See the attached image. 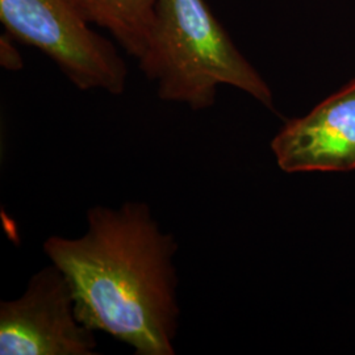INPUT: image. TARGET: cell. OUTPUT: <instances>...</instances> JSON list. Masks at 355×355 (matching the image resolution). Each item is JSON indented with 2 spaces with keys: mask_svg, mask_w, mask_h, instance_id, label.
<instances>
[{
  "mask_svg": "<svg viewBox=\"0 0 355 355\" xmlns=\"http://www.w3.org/2000/svg\"><path fill=\"white\" fill-rule=\"evenodd\" d=\"M271 150L288 174L355 170V79L309 114L287 121Z\"/></svg>",
  "mask_w": 355,
  "mask_h": 355,
  "instance_id": "obj_5",
  "label": "cell"
},
{
  "mask_svg": "<svg viewBox=\"0 0 355 355\" xmlns=\"http://www.w3.org/2000/svg\"><path fill=\"white\" fill-rule=\"evenodd\" d=\"M0 354H99L96 331L78 318L71 287L51 262L19 297L0 303Z\"/></svg>",
  "mask_w": 355,
  "mask_h": 355,
  "instance_id": "obj_4",
  "label": "cell"
},
{
  "mask_svg": "<svg viewBox=\"0 0 355 355\" xmlns=\"http://www.w3.org/2000/svg\"><path fill=\"white\" fill-rule=\"evenodd\" d=\"M89 24L107 29L139 60L148 46L159 0H74Z\"/></svg>",
  "mask_w": 355,
  "mask_h": 355,
  "instance_id": "obj_6",
  "label": "cell"
},
{
  "mask_svg": "<svg viewBox=\"0 0 355 355\" xmlns=\"http://www.w3.org/2000/svg\"><path fill=\"white\" fill-rule=\"evenodd\" d=\"M0 20L15 40L48 55L76 89L124 94L125 61L89 28L74 0H0Z\"/></svg>",
  "mask_w": 355,
  "mask_h": 355,
  "instance_id": "obj_3",
  "label": "cell"
},
{
  "mask_svg": "<svg viewBox=\"0 0 355 355\" xmlns=\"http://www.w3.org/2000/svg\"><path fill=\"white\" fill-rule=\"evenodd\" d=\"M42 250L69 282L82 324L135 355H175L179 243L149 204L94 205L79 237L51 236Z\"/></svg>",
  "mask_w": 355,
  "mask_h": 355,
  "instance_id": "obj_1",
  "label": "cell"
},
{
  "mask_svg": "<svg viewBox=\"0 0 355 355\" xmlns=\"http://www.w3.org/2000/svg\"><path fill=\"white\" fill-rule=\"evenodd\" d=\"M15 38L8 33V35H1L0 37V64L1 67L11 70V71H17L21 70L24 62L20 55L19 51L16 49L13 44Z\"/></svg>",
  "mask_w": 355,
  "mask_h": 355,
  "instance_id": "obj_7",
  "label": "cell"
},
{
  "mask_svg": "<svg viewBox=\"0 0 355 355\" xmlns=\"http://www.w3.org/2000/svg\"><path fill=\"white\" fill-rule=\"evenodd\" d=\"M141 71L161 101L204 111L220 86H232L274 110L272 91L234 46L205 0H159Z\"/></svg>",
  "mask_w": 355,
  "mask_h": 355,
  "instance_id": "obj_2",
  "label": "cell"
}]
</instances>
